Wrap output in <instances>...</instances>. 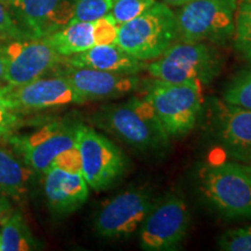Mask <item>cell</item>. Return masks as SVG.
Instances as JSON below:
<instances>
[{
	"label": "cell",
	"mask_w": 251,
	"mask_h": 251,
	"mask_svg": "<svg viewBox=\"0 0 251 251\" xmlns=\"http://www.w3.org/2000/svg\"><path fill=\"white\" fill-rule=\"evenodd\" d=\"M157 0H113L109 14L115 23L122 25L144 13Z\"/></svg>",
	"instance_id": "obj_23"
},
{
	"label": "cell",
	"mask_w": 251,
	"mask_h": 251,
	"mask_svg": "<svg viewBox=\"0 0 251 251\" xmlns=\"http://www.w3.org/2000/svg\"><path fill=\"white\" fill-rule=\"evenodd\" d=\"M27 37L43 39L70 24L74 0H5Z\"/></svg>",
	"instance_id": "obj_14"
},
{
	"label": "cell",
	"mask_w": 251,
	"mask_h": 251,
	"mask_svg": "<svg viewBox=\"0 0 251 251\" xmlns=\"http://www.w3.org/2000/svg\"><path fill=\"white\" fill-rule=\"evenodd\" d=\"M247 164H248V165H249V168H250V170H251V161H249V162H248V163H247Z\"/></svg>",
	"instance_id": "obj_33"
},
{
	"label": "cell",
	"mask_w": 251,
	"mask_h": 251,
	"mask_svg": "<svg viewBox=\"0 0 251 251\" xmlns=\"http://www.w3.org/2000/svg\"><path fill=\"white\" fill-rule=\"evenodd\" d=\"M212 133L236 162L251 161V111L212 99L208 106Z\"/></svg>",
	"instance_id": "obj_12"
},
{
	"label": "cell",
	"mask_w": 251,
	"mask_h": 251,
	"mask_svg": "<svg viewBox=\"0 0 251 251\" xmlns=\"http://www.w3.org/2000/svg\"><path fill=\"white\" fill-rule=\"evenodd\" d=\"M233 42L240 54L251 50V0H236Z\"/></svg>",
	"instance_id": "obj_21"
},
{
	"label": "cell",
	"mask_w": 251,
	"mask_h": 251,
	"mask_svg": "<svg viewBox=\"0 0 251 251\" xmlns=\"http://www.w3.org/2000/svg\"><path fill=\"white\" fill-rule=\"evenodd\" d=\"M161 1L168 6H172V7H181V6L192 2L194 0H161Z\"/></svg>",
	"instance_id": "obj_31"
},
{
	"label": "cell",
	"mask_w": 251,
	"mask_h": 251,
	"mask_svg": "<svg viewBox=\"0 0 251 251\" xmlns=\"http://www.w3.org/2000/svg\"><path fill=\"white\" fill-rule=\"evenodd\" d=\"M62 63L75 68H87L125 75H139L141 71L146 70L148 64L133 57L117 43L94 46L77 55L63 57Z\"/></svg>",
	"instance_id": "obj_17"
},
{
	"label": "cell",
	"mask_w": 251,
	"mask_h": 251,
	"mask_svg": "<svg viewBox=\"0 0 251 251\" xmlns=\"http://www.w3.org/2000/svg\"><path fill=\"white\" fill-rule=\"evenodd\" d=\"M35 174L17 152L0 144V194L21 199L29 191Z\"/></svg>",
	"instance_id": "obj_18"
},
{
	"label": "cell",
	"mask_w": 251,
	"mask_h": 251,
	"mask_svg": "<svg viewBox=\"0 0 251 251\" xmlns=\"http://www.w3.org/2000/svg\"><path fill=\"white\" fill-rule=\"evenodd\" d=\"M79 125L70 119L52 121L29 134L8 136V142L30 169L45 175L59 153L76 147Z\"/></svg>",
	"instance_id": "obj_9"
},
{
	"label": "cell",
	"mask_w": 251,
	"mask_h": 251,
	"mask_svg": "<svg viewBox=\"0 0 251 251\" xmlns=\"http://www.w3.org/2000/svg\"><path fill=\"white\" fill-rule=\"evenodd\" d=\"M199 192L227 220H251V170L242 162L202 165L197 174Z\"/></svg>",
	"instance_id": "obj_2"
},
{
	"label": "cell",
	"mask_w": 251,
	"mask_h": 251,
	"mask_svg": "<svg viewBox=\"0 0 251 251\" xmlns=\"http://www.w3.org/2000/svg\"><path fill=\"white\" fill-rule=\"evenodd\" d=\"M55 70L56 75H61L70 81L85 102L121 98L134 92L140 86L139 75L75 68L63 63Z\"/></svg>",
	"instance_id": "obj_15"
},
{
	"label": "cell",
	"mask_w": 251,
	"mask_h": 251,
	"mask_svg": "<svg viewBox=\"0 0 251 251\" xmlns=\"http://www.w3.org/2000/svg\"><path fill=\"white\" fill-rule=\"evenodd\" d=\"M113 0H74L72 21H92L109 14Z\"/></svg>",
	"instance_id": "obj_25"
},
{
	"label": "cell",
	"mask_w": 251,
	"mask_h": 251,
	"mask_svg": "<svg viewBox=\"0 0 251 251\" xmlns=\"http://www.w3.org/2000/svg\"><path fill=\"white\" fill-rule=\"evenodd\" d=\"M191 224L190 209L181 197L168 193L157 198L139 229L140 248L170 251L181 246Z\"/></svg>",
	"instance_id": "obj_8"
},
{
	"label": "cell",
	"mask_w": 251,
	"mask_h": 251,
	"mask_svg": "<svg viewBox=\"0 0 251 251\" xmlns=\"http://www.w3.org/2000/svg\"><path fill=\"white\" fill-rule=\"evenodd\" d=\"M12 207L8 201V198L0 194V227L12 214Z\"/></svg>",
	"instance_id": "obj_29"
},
{
	"label": "cell",
	"mask_w": 251,
	"mask_h": 251,
	"mask_svg": "<svg viewBox=\"0 0 251 251\" xmlns=\"http://www.w3.org/2000/svg\"><path fill=\"white\" fill-rule=\"evenodd\" d=\"M243 57H244V59H246L248 63H249V64H251V50H250V51L246 52V54L243 55Z\"/></svg>",
	"instance_id": "obj_32"
},
{
	"label": "cell",
	"mask_w": 251,
	"mask_h": 251,
	"mask_svg": "<svg viewBox=\"0 0 251 251\" xmlns=\"http://www.w3.org/2000/svg\"><path fill=\"white\" fill-rule=\"evenodd\" d=\"M178 40L176 13L170 6L156 1L137 18L119 25L115 43L133 57L147 63L158 58Z\"/></svg>",
	"instance_id": "obj_4"
},
{
	"label": "cell",
	"mask_w": 251,
	"mask_h": 251,
	"mask_svg": "<svg viewBox=\"0 0 251 251\" xmlns=\"http://www.w3.org/2000/svg\"><path fill=\"white\" fill-rule=\"evenodd\" d=\"M144 98L170 139L186 136L201 117L203 98L198 83H168L153 79Z\"/></svg>",
	"instance_id": "obj_5"
},
{
	"label": "cell",
	"mask_w": 251,
	"mask_h": 251,
	"mask_svg": "<svg viewBox=\"0 0 251 251\" xmlns=\"http://www.w3.org/2000/svg\"><path fill=\"white\" fill-rule=\"evenodd\" d=\"M43 190L50 211L67 216L79 209L89 199L90 187L81 171L71 172L51 166L45 174Z\"/></svg>",
	"instance_id": "obj_16"
},
{
	"label": "cell",
	"mask_w": 251,
	"mask_h": 251,
	"mask_svg": "<svg viewBox=\"0 0 251 251\" xmlns=\"http://www.w3.org/2000/svg\"><path fill=\"white\" fill-rule=\"evenodd\" d=\"M76 147L80 156L81 174L90 188L100 192L124 177L129 161L117 144L92 127L79 125Z\"/></svg>",
	"instance_id": "obj_7"
},
{
	"label": "cell",
	"mask_w": 251,
	"mask_h": 251,
	"mask_svg": "<svg viewBox=\"0 0 251 251\" xmlns=\"http://www.w3.org/2000/svg\"><path fill=\"white\" fill-rule=\"evenodd\" d=\"M236 0H194L176 13L179 40L226 45L233 41Z\"/></svg>",
	"instance_id": "obj_6"
},
{
	"label": "cell",
	"mask_w": 251,
	"mask_h": 251,
	"mask_svg": "<svg viewBox=\"0 0 251 251\" xmlns=\"http://www.w3.org/2000/svg\"><path fill=\"white\" fill-rule=\"evenodd\" d=\"M51 166H56V168L71 172L81 171L80 156L79 152H78L77 147L65 150V151L59 153V155L55 158V161L52 163Z\"/></svg>",
	"instance_id": "obj_28"
},
{
	"label": "cell",
	"mask_w": 251,
	"mask_h": 251,
	"mask_svg": "<svg viewBox=\"0 0 251 251\" xmlns=\"http://www.w3.org/2000/svg\"><path fill=\"white\" fill-rule=\"evenodd\" d=\"M5 70H6V59L2 52L1 46H0V86L5 84Z\"/></svg>",
	"instance_id": "obj_30"
},
{
	"label": "cell",
	"mask_w": 251,
	"mask_h": 251,
	"mask_svg": "<svg viewBox=\"0 0 251 251\" xmlns=\"http://www.w3.org/2000/svg\"><path fill=\"white\" fill-rule=\"evenodd\" d=\"M20 113L15 111L9 96V85L0 86V140L11 136L20 122Z\"/></svg>",
	"instance_id": "obj_24"
},
{
	"label": "cell",
	"mask_w": 251,
	"mask_h": 251,
	"mask_svg": "<svg viewBox=\"0 0 251 251\" xmlns=\"http://www.w3.org/2000/svg\"><path fill=\"white\" fill-rule=\"evenodd\" d=\"M157 198L150 188L131 187L103 203L93 220V229L106 240H122L139 229Z\"/></svg>",
	"instance_id": "obj_10"
},
{
	"label": "cell",
	"mask_w": 251,
	"mask_h": 251,
	"mask_svg": "<svg viewBox=\"0 0 251 251\" xmlns=\"http://www.w3.org/2000/svg\"><path fill=\"white\" fill-rule=\"evenodd\" d=\"M43 39L62 57L77 55L97 46L93 21H71Z\"/></svg>",
	"instance_id": "obj_19"
},
{
	"label": "cell",
	"mask_w": 251,
	"mask_h": 251,
	"mask_svg": "<svg viewBox=\"0 0 251 251\" xmlns=\"http://www.w3.org/2000/svg\"><path fill=\"white\" fill-rule=\"evenodd\" d=\"M219 249L226 251H251V226L225 231L218 241Z\"/></svg>",
	"instance_id": "obj_26"
},
{
	"label": "cell",
	"mask_w": 251,
	"mask_h": 251,
	"mask_svg": "<svg viewBox=\"0 0 251 251\" xmlns=\"http://www.w3.org/2000/svg\"><path fill=\"white\" fill-rule=\"evenodd\" d=\"M26 35L19 26L9 11L7 2L5 0H0V40L11 41L26 39Z\"/></svg>",
	"instance_id": "obj_27"
},
{
	"label": "cell",
	"mask_w": 251,
	"mask_h": 251,
	"mask_svg": "<svg viewBox=\"0 0 251 251\" xmlns=\"http://www.w3.org/2000/svg\"><path fill=\"white\" fill-rule=\"evenodd\" d=\"M9 96L15 111L21 115L85 103L70 81L61 75L41 77L21 86L9 85Z\"/></svg>",
	"instance_id": "obj_13"
},
{
	"label": "cell",
	"mask_w": 251,
	"mask_h": 251,
	"mask_svg": "<svg viewBox=\"0 0 251 251\" xmlns=\"http://www.w3.org/2000/svg\"><path fill=\"white\" fill-rule=\"evenodd\" d=\"M224 59L209 43L178 40L158 58L147 64L153 79L207 85L221 74Z\"/></svg>",
	"instance_id": "obj_3"
},
{
	"label": "cell",
	"mask_w": 251,
	"mask_h": 251,
	"mask_svg": "<svg viewBox=\"0 0 251 251\" xmlns=\"http://www.w3.org/2000/svg\"><path fill=\"white\" fill-rule=\"evenodd\" d=\"M92 121L141 153L161 155L170 146L171 139L144 97L102 106L94 113Z\"/></svg>",
	"instance_id": "obj_1"
},
{
	"label": "cell",
	"mask_w": 251,
	"mask_h": 251,
	"mask_svg": "<svg viewBox=\"0 0 251 251\" xmlns=\"http://www.w3.org/2000/svg\"><path fill=\"white\" fill-rule=\"evenodd\" d=\"M222 100L251 111V69L240 72L233 78L222 93Z\"/></svg>",
	"instance_id": "obj_22"
},
{
	"label": "cell",
	"mask_w": 251,
	"mask_h": 251,
	"mask_svg": "<svg viewBox=\"0 0 251 251\" xmlns=\"http://www.w3.org/2000/svg\"><path fill=\"white\" fill-rule=\"evenodd\" d=\"M0 46L6 59L5 84L11 86H21L45 77L63 61L45 39L26 37Z\"/></svg>",
	"instance_id": "obj_11"
},
{
	"label": "cell",
	"mask_w": 251,
	"mask_h": 251,
	"mask_svg": "<svg viewBox=\"0 0 251 251\" xmlns=\"http://www.w3.org/2000/svg\"><path fill=\"white\" fill-rule=\"evenodd\" d=\"M40 248L20 212H13L0 228V251H30Z\"/></svg>",
	"instance_id": "obj_20"
}]
</instances>
